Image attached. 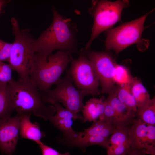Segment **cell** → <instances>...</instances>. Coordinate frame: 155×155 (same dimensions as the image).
<instances>
[{"label": "cell", "mask_w": 155, "mask_h": 155, "mask_svg": "<svg viewBox=\"0 0 155 155\" xmlns=\"http://www.w3.org/2000/svg\"><path fill=\"white\" fill-rule=\"evenodd\" d=\"M8 84L17 114H33L45 120L55 115L54 106L47 105L37 86L29 77L13 80Z\"/></svg>", "instance_id": "cell-2"}, {"label": "cell", "mask_w": 155, "mask_h": 155, "mask_svg": "<svg viewBox=\"0 0 155 155\" xmlns=\"http://www.w3.org/2000/svg\"><path fill=\"white\" fill-rule=\"evenodd\" d=\"M78 55L77 59L72 58L70 66L66 72L77 89L93 96L100 94L99 79L94 64L86 56L84 49L80 50Z\"/></svg>", "instance_id": "cell-7"}, {"label": "cell", "mask_w": 155, "mask_h": 155, "mask_svg": "<svg viewBox=\"0 0 155 155\" xmlns=\"http://www.w3.org/2000/svg\"><path fill=\"white\" fill-rule=\"evenodd\" d=\"M114 109L118 119L124 126L130 125L136 117L135 113L121 102L116 92L109 94L106 99Z\"/></svg>", "instance_id": "cell-14"}, {"label": "cell", "mask_w": 155, "mask_h": 155, "mask_svg": "<svg viewBox=\"0 0 155 155\" xmlns=\"http://www.w3.org/2000/svg\"><path fill=\"white\" fill-rule=\"evenodd\" d=\"M104 97L100 98L93 97L85 103L82 111L84 122H94L99 119L103 114L105 107Z\"/></svg>", "instance_id": "cell-16"}, {"label": "cell", "mask_w": 155, "mask_h": 155, "mask_svg": "<svg viewBox=\"0 0 155 155\" xmlns=\"http://www.w3.org/2000/svg\"><path fill=\"white\" fill-rule=\"evenodd\" d=\"M153 10L135 20L107 30L105 42L106 49L113 50L118 54L128 46L140 42L145 28L144 24L146 19Z\"/></svg>", "instance_id": "cell-6"}, {"label": "cell", "mask_w": 155, "mask_h": 155, "mask_svg": "<svg viewBox=\"0 0 155 155\" xmlns=\"http://www.w3.org/2000/svg\"><path fill=\"white\" fill-rule=\"evenodd\" d=\"M14 111L8 84L0 82V119L11 116Z\"/></svg>", "instance_id": "cell-17"}, {"label": "cell", "mask_w": 155, "mask_h": 155, "mask_svg": "<svg viewBox=\"0 0 155 155\" xmlns=\"http://www.w3.org/2000/svg\"><path fill=\"white\" fill-rule=\"evenodd\" d=\"M5 1L3 0H0V5L1 4H3Z\"/></svg>", "instance_id": "cell-29"}, {"label": "cell", "mask_w": 155, "mask_h": 155, "mask_svg": "<svg viewBox=\"0 0 155 155\" xmlns=\"http://www.w3.org/2000/svg\"><path fill=\"white\" fill-rule=\"evenodd\" d=\"M129 126L116 127L115 131L110 137L109 146L106 149L107 155H127L129 147L128 134Z\"/></svg>", "instance_id": "cell-12"}, {"label": "cell", "mask_w": 155, "mask_h": 155, "mask_svg": "<svg viewBox=\"0 0 155 155\" xmlns=\"http://www.w3.org/2000/svg\"><path fill=\"white\" fill-rule=\"evenodd\" d=\"M11 22L14 40L12 43L8 64L20 78L29 77L35 60V39L29 29L20 30L18 20L12 18Z\"/></svg>", "instance_id": "cell-4"}, {"label": "cell", "mask_w": 155, "mask_h": 155, "mask_svg": "<svg viewBox=\"0 0 155 155\" xmlns=\"http://www.w3.org/2000/svg\"><path fill=\"white\" fill-rule=\"evenodd\" d=\"M40 149L42 155H70V154L66 152L61 153L53 148L44 144L41 141L36 143Z\"/></svg>", "instance_id": "cell-27"}, {"label": "cell", "mask_w": 155, "mask_h": 155, "mask_svg": "<svg viewBox=\"0 0 155 155\" xmlns=\"http://www.w3.org/2000/svg\"><path fill=\"white\" fill-rule=\"evenodd\" d=\"M73 80L66 72L65 77L60 78L54 89L49 90L42 94L45 102L48 104L50 101L61 103L65 108L74 113L82 111L84 105L83 100L89 95L83 90L75 88Z\"/></svg>", "instance_id": "cell-8"}, {"label": "cell", "mask_w": 155, "mask_h": 155, "mask_svg": "<svg viewBox=\"0 0 155 155\" xmlns=\"http://www.w3.org/2000/svg\"><path fill=\"white\" fill-rule=\"evenodd\" d=\"M129 146L144 149L150 154L155 150V126L147 125L136 117L128 128Z\"/></svg>", "instance_id": "cell-10"}, {"label": "cell", "mask_w": 155, "mask_h": 155, "mask_svg": "<svg viewBox=\"0 0 155 155\" xmlns=\"http://www.w3.org/2000/svg\"><path fill=\"white\" fill-rule=\"evenodd\" d=\"M3 4H1L0 5V13H1V8Z\"/></svg>", "instance_id": "cell-31"}, {"label": "cell", "mask_w": 155, "mask_h": 155, "mask_svg": "<svg viewBox=\"0 0 155 155\" xmlns=\"http://www.w3.org/2000/svg\"><path fill=\"white\" fill-rule=\"evenodd\" d=\"M20 117L16 115L0 119V150L12 155L16 152L19 134Z\"/></svg>", "instance_id": "cell-11"}, {"label": "cell", "mask_w": 155, "mask_h": 155, "mask_svg": "<svg viewBox=\"0 0 155 155\" xmlns=\"http://www.w3.org/2000/svg\"><path fill=\"white\" fill-rule=\"evenodd\" d=\"M84 51L86 57L95 67L101 86V93L109 94L114 92L117 86L113 81V75L117 63L112 56L108 52L95 51L90 48Z\"/></svg>", "instance_id": "cell-9"}, {"label": "cell", "mask_w": 155, "mask_h": 155, "mask_svg": "<svg viewBox=\"0 0 155 155\" xmlns=\"http://www.w3.org/2000/svg\"><path fill=\"white\" fill-rule=\"evenodd\" d=\"M53 105L56 109V114L53 115L56 118L60 119H79L84 122L83 116L78 113H74L64 108L60 104L56 101H50L48 102Z\"/></svg>", "instance_id": "cell-22"}, {"label": "cell", "mask_w": 155, "mask_h": 155, "mask_svg": "<svg viewBox=\"0 0 155 155\" xmlns=\"http://www.w3.org/2000/svg\"><path fill=\"white\" fill-rule=\"evenodd\" d=\"M132 83L117 86L115 91L119 100L132 111L136 113L137 105L131 92Z\"/></svg>", "instance_id": "cell-19"}, {"label": "cell", "mask_w": 155, "mask_h": 155, "mask_svg": "<svg viewBox=\"0 0 155 155\" xmlns=\"http://www.w3.org/2000/svg\"><path fill=\"white\" fill-rule=\"evenodd\" d=\"M129 4V1L126 0L92 1L89 11L93 18L94 23L91 36L86 44L85 51L90 48L92 42L100 33L109 29L120 20L123 9Z\"/></svg>", "instance_id": "cell-5"}, {"label": "cell", "mask_w": 155, "mask_h": 155, "mask_svg": "<svg viewBox=\"0 0 155 155\" xmlns=\"http://www.w3.org/2000/svg\"><path fill=\"white\" fill-rule=\"evenodd\" d=\"M146 154V152L144 149L129 146L127 155H145Z\"/></svg>", "instance_id": "cell-28"}, {"label": "cell", "mask_w": 155, "mask_h": 155, "mask_svg": "<svg viewBox=\"0 0 155 155\" xmlns=\"http://www.w3.org/2000/svg\"><path fill=\"white\" fill-rule=\"evenodd\" d=\"M104 102V112L99 119L109 121L116 127L124 126L118 119L113 108L106 99Z\"/></svg>", "instance_id": "cell-24"}, {"label": "cell", "mask_w": 155, "mask_h": 155, "mask_svg": "<svg viewBox=\"0 0 155 155\" xmlns=\"http://www.w3.org/2000/svg\"><path fill=\"white\" fill-rule=\"evenodd\" d=\"M48 120L55 127L62 132L63 134L69 133L74 130L72 128L73 121L71 119L58 118L53 115Z\"/></svg>", "instance_id": "cell-23"}, {"label": "cell", "mask_w": 155, "mask_h": 155, "mask_svg": "<svg viewBox=\"0 0 155 155\" xmlns=\"http://www.w3.org/2000/svg\"><path fill=\"white\" fill-rule=\"evenodd\" d=\"M31 115H18L20 117L19 134L21 138L31 140L36 143L41 141L45 135L41 130L38 123H32L30 119Z\"/></svg>", "instance_id": "cell-13"}, {"label": "cell", "mask_w": 155, "mask_h": 155, "mask_svg": "<svg viewBox=\"0 0 155 155\" xmlns=\"http://www.w3.org/2000/svg\"><path fill=\"white\" fill-rule=\"evenodd\" d=\"M12 70L8 64L0 61V82L8 83L13 80Z\"/></svg>", "instance_id": "cell-25"}, {"label": "cell", "mask_w": 155, "mask_h": 155, "mask_svg": "<svg viewBox=\"0 0 155 155\" xmlns=\"http://www.w3.org/2000/svg\"><path fill=\"white\" fill-rule=\"evenodd\" d=\"M70 51H58L46 56L35 54L29 78L43 94L55 84L73 57Z\"/></svg>", "instance_id": "cell-3"}, {"label": "cell", "mask_w": 155, "mask_h": 155, "mask_svg": "<svg viewBox=\"0 0 155 155\" xmlns=\"http://www.w3.org/2000/svg\"><path fill=\"white\" fill-rule=\"evenodd\" d=\"M150 155H155V151L152 152L150 154Z\"/></svg>", "instance_id": "cell-30"}, {"label": "cell", "mask_w": 155, "mask_h": 155, "mask_svg": "<svg viewBox=\"0 0 155 155\" xmlns=\"http://www.w3.org/2000/svg\"><path fill=\"white\" fill-rule=\"evenodd\" d=\"M53 20L50 26L35 40V53L47 56L54 50L70 51L79 54L78 49L76 24L61 15L55 8H52Z\"/></svg>", "instance_id": "cell-1"}, {"label": "cell", "mask_w": 155, "mask_h": 155, "mask_svg": "<svg viewBox=\"0 0 155 155\" xmlns=\"http://www.w3.org/2000/svg\"><path fill=\"white\" fill-rule=\"evenodd\" d=\"M137 118L147 125L155 126V98L154 96L144 105L137 108Z\"/></svg>", "instance_id": "cell-18"}, {"label": "cell", "mask_w": 155, "mask_h": 155, "mask_svg": "<svg viewBox=\"0 0 155 155\" xmlns=\"http://www.w3.org/2000/svg\"><path fill=\"white\" fill-rule=\"evenodd\" d=\"M134 78L126 67L116 64L113 75V80L115 84L121 86L125 84L131 83Z\"/></svg>", "instance_id": "cell-21"}, {"label": "cell", "mask_w": 155, "mask_h": 155, "mask_svg": "<svg viewBox=\"0 0 155 155\" xmlns=\"http://www.w3.org/2000/svg\"><path fill=\"white\" fill-rule=\"evenodd\" d=\"M132 94L135 100L137 108L141 107L148 103L150 100V95L140 80L134 77L131 87Z\"/></svg>", "instance_id": "cell-20"}, {"label": "cell", "mask_w": 155, "mask_h": 155, "mask_svg": "<svg viewBox=\"0 0 155 155\" xmlns=\"http://www.w3.org/2000/svg\"><path fill=\"white\" fill-rule=\"evenodd\" d=\"M116 127L109 121L99 119L93 122L88 128L84 129L82 132L77 133L82 136H93L109 139L111 135L115 131Z\"/></svg>", "instance_id": "cell-15"}, {"label": "cell", "mask_w": 155, "mask_h": 155, "mask_svg": "<svg viewBox=\"0 0 155 155\" xmlns=\"http://www.w3.org/2000/svg\"><path fill=\"white\" fill-rule=\"evenodd\" d=\"M12 43H9L0 39V61H8Z\"/></svg>", "instance_id": "cell-26"}]
</instances>
